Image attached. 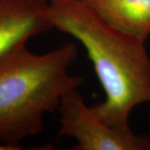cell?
<instances>
[{
  "mask_svg": "<svg viewBox=\"0 0 150 150\" xmlns=\"http://www.w3.org/2000/svg\"><path fill=\"white\" fill-rule=\"evenodd\" d=\"M53 28L82 43L93 63L105 98L91 106L109 126H129V115L150 103V58L145 43L103 20L84 0H49Z\"/></svg>",
  "mask_w": 150,
  "mask_h": 150,
  "instance_id": "1",
  "label": "cell"
},
{
  "mask_svg": "<svg viewBox=\"0 0 150 150\" xmlns=\"http://www.w3.org/2000/svg\"><path fill=\"white\" fill-rule=\"evenodd\" d=\"M77 57L76 46L66 43L43 54L23 47L0 59V144L20 149L25 138L43 132L44 114L83 83L69 73Z\"/></svg>",
  "mask_w": 150,
  "mask_h": 150,
  "instance_id": "2",
  "label": "cell"
},
{
  "mask_svg": "<svg viewBox=\"0 0 150 150\" xmlns=\"http://www.w3.org/2000/svg\"><path fill=\"white\" fill-rule=\"evenodd\" d=\"M59 136L76 140L74 150H150L149 134H135L129 126H109L85 103L78 89L66 93L58 108Z\"/></svg>",
  "mask_w": 150,
  "mask_h": 150,
  "instance_id": "3",
  "label": "cell"
},
{
  "mask_svg": "<svg viewBox=\"0 0 150 150\" xmlns=\"http://www.w3.org/2000/svg\"><path fill=\"white\" fill-rule=\"evenodd\" d=\"M53 28L49 0H0V59Z\"/></svg>",
  "mask_w": 150,
  "mask_h": 150,
  "instance_id": "4",
  "label": "cell"
},
{
  "mask_svg": "<svg viewBox=\"0 0 150 150\" xmlns=\"http://www.w3.org/2000/svg\"><path fill=\"white\" fill-rule=\"evenodd\" d=\"M113 28L145 43L150 35V0H84Z\"/></svg>",
  "mask_w": 150,
  "mask_h": 150,
  "instance_id": "5",
  "label": "cell"
},
{
  "mask_svg": "<svg viewBox=\"0 0 150 150\" xmlns=\"http://www.w3.org/2000/svg\"><path fill=\"white\" fill-rule=\"evenodd\" d=\"M0 150H15L13 148H12L8 145L3 144H0Z\"/></svg>",
  "mask_w": 150,
  "mask_h": 150,
  "instance_id": "6",
  "label": "cell"
}]
</instances>
